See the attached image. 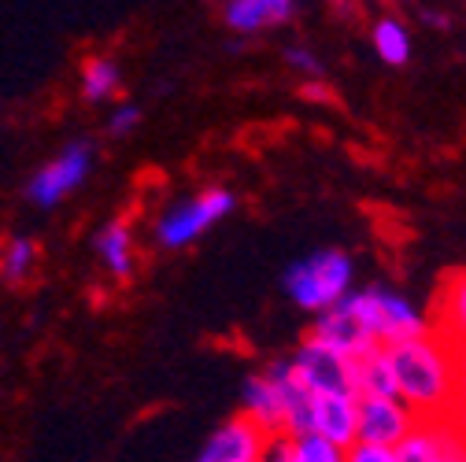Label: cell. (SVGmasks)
Segmentation results:
<instances>
[{
  "mask_svg": "<svg viewBox=\"0 0 466 462\" xmlns=\"http://www.w3.org/2000/svg\"><path fill=\"white\" fill-rule=\"evenodd\" d=\"M241 403H245V415L256 418L267 433H281V429H285L281 396H278V388L270 385V377H248V381H245V392H241Z\"/></svg>",
  "mask_w": 466,
  "mask_h": 462,
  "instance_id": "cell-13",
  "label": "cell"
},
{
  "mask_svg": "<svg viewBox=\"0 0 466 462\" xmlns=\"http://www.w3.org/2000/svg\"><path fill=\"white\" fill-rule=\"evenodd\" d=\"M360 396H400L396 370L385 356V344L360 356Z\"/></svg>",
  "mask_w": 466,
  "mask_h": 462,
  "instance_id": "cell-14",
  "label": "cell"
},
{
  "mask_svg": "<svg viewBox=\"0 0 466 462\" xmlns=\"http://www.w3.org/2000/svg\"><path fill=\"white\" fill-rule=\"evenodd\" d=\"M455 348V399H451V415L466 429V340H451Z\"/></svg>",
  "mask_w": 466,
  "mask_h": 462,
  "instance_id": "cell-20",
  "label": "cell"
},
{
  "mask_svg": "<svg viewBox=\"0 0 466 462\" xmlns=\"http://www.w3.org/2000/svg\"><path fill=\"white\" fill-rule=\"evenodd\" d=\"M396 462H466V429L455 415H415V426L396 444Z\"/></svg>",
  "mask_w": 466,
  "mask_h": 462,
  "instance_id": "cell-3",
  "label": "cell"
},
{
  "mask_svg": "<svg viewBox=\"0 0 466 462\" xmlns=\"http://www.w3.org/2000/svg\"><path fill=\"white\" fill-rule=\"evenodd\" d=\"M315 429L329 437L340 451H348L360 440V396L315 392Z\"/></svg>",
  "mask_w": 466,
  "mask_h": 462,
  "instance_id": "cell-10",
  "label": "cell"
},
{
  "mask_svg": "<svg viewBox=\"0 0 466 462\" xmlns=\"http://www.w3.org/2000/svg\"><path fill=\"white\" fill-rule=\"evenodd\" d=\"M304 381L315 388V392H348V396H360V359L344 356L329 344L308 336L300 344V352L293 356Z\"/></svg>",
  "mask_w": 466,
  "mask_h": 462,
  "instance_id": "cell-5",
  "label": "cell"
},
{
  "mask_svg": "<svg viewBox=\"0 0 466 462\" xmlns=\"http://www.w3.org/2000/svg\"><path fill=\"white\" fill-rule=\"evenodd\" d=\"M385 356L396 370L400 399L419 418L426 415H451L455 399V348L437 329H422L415 336L389 340Z\"/></svg>",
  "mask_w": 466,
  "mask_h": 462,
  "instance_id": "cell-1",
  "label": "cell"
},
{
  "mask_svg": "<svg viewBox=\"0 0 466 462\" xmlns=\"http://www.w3.org/2000/svg\"><path fill=\"white\" fill-rule=\"evenodd\" d=\"M267 437H270V433H267L256 418L241 415V418L218 426V429L208 437V444L200 447V458H204V462H256V458H263Z\"/></svg>",
  "mask_w": 466,
  "mask_h": 462,
  "instance_id": "cell-7",
  "label": "cell"
},
{
  "mask_svg": "<svg viewBox=\"0 0 466 462\" xmlns=\"http://www.w3.org/2000/svg\"><path fill=\"white\" fill-rule=\"evenodd\" d=\"M311 336L322 340V344H329V348H337V352H344V356H352V359H360L363 352H370V348H378V344H381L340 300L329 304V307H322Z\"/></svg>",
  "mask_w": 466,
  "mask_h": 462,
  "instance_id": "cell-9",
  "label": "cell"
},
{
  "mask_svg": "<svg viewBox=\"0 0 466 462\" xmlns=\"http://www.w3.org/2000/svg\"><path fill=\"white\" fill-rule=\"evenodd\" d=\"M415 426V411L400 396H360V440L396 447Z\"/></svg>",
  "mask_w": 466,
  "mask_h": 462,
  "instance_id": "cell-8",
  "label": "cell"
},
{
  "mask_svg": "<svg viewBox=\"0 0 466 462\" xmlns=\"http://www.w3.org/2000/svg\"><path fill=\"white\" fill-rule=\"evenodd\" d=\"M297 12V0H226V23L229 30L256 34L267 26H281Z\"/></svg>",
  "mask_w": 466,
  "mask_h": 462,
  "instance_id": "cell-11",
  "label": "cell"
},
{
  "mask_svg": "<svg viewBox=\"0 0 466 462\" xmlns=\"http://www.w3.org/2000/svg\"><path fill=\"white\" fill-rule=\"evenodd\" d=\"M348 462H396V447L389 444H374V440H356L344 451Z\"/></svg>",
  "mask_w": 466,
  "mask_h": 462,
  "instance_id": "cell-21",
  "label": "cell"
},
{
  "mask_svg": "<svg viewBox=\"0 0 466 462\" xmlns=\"http://www.w3.org/2000/svg\"><path fill=\"white\" fill-rule=\"evenodd\" d=\"M374 48L385 64L400 67V64H407V55H411V37H407V30L396 19H381L374 26Z\"/></svg>",
  "mask_w": 466,
  "mask_h": 462,
  "instance_id": "cell-16",
  "label": "cell"
},
{
  "mask_svg": "<svg viewBox=\"0 0 466 462\" xmlns=\"http://www.w3.org/2000/svg\"><path fill=\"white\" fill-rule=\"evenodd\" d=\"M233 211V193L226 189H208L193 200H182L163 211V218L156 222V237L167 248H182L189 241H197L204 229H211L218 218H226Z\"/></svg>",
  "mask_w": 466,
  "mask_h": 462,
  "instance_id": "cell-4",
  "label": "cell"
},
{
  "mask_svg": "<svg viewBox=\"0 0 466 462\" xmlns=\"http://www.w3.org/2000/svg\"><path fill=\"white\" fill-rule=\"evenodd\" d=\"M82 85H86V96H89V100L111 96L115 89H119V64H111V60H104V55H96V60L86 64Z\"/></svg>",
  "mask_w": 466,
  "mask_h": 462,
  "instance_id": "cell-17",
  "label": "cell"
},
{
  "mask_svg": "<svg viewBox=\"0 0 466 462\" xmlns=\"http://www.w3.org/2000/svg\"><path fill=\"white\" fill-rule=\"evenodd\" d=\"M96 252H100V259L107 263L111 274H130V234L119 222L104 226L96 234Z\"/></svg>",
  "mask_w": 466,
  "mask_h": 462,
  "instance_id": "cell-15",
  "label": "cell"
},
{
  "mask_svg": "<svg viewBox=\"0 0 466 462\" xmlns=\"http://www.w3.org/2000/svg\"><path fill=\"white\" fill-rule=\"evenodd\" d=\"M0 266H5V277L8 281H23L34 266V245L26 237H12L8 248H5V259H0Z\"/></svg>",
  "mask_w": 466,
  "mask_h": 462,
  "instance_id": "cell-19",
  "label": "cell"
},
{
  "mask_svg": "<svg viewBox=\"0 0 466 462\" xmlns=\"http://www.w3.org/2000/svg\"><path fill=\"white\" fill-rule=\"evenodd\" d=\"M89 166H93V145L86 141H75L67 145L60 156H56L41 175L30 182V200L37 207H56L71 189H78L86 178H89Z\"/></svg>",
  "mask_w": 466,
  "mask_h": 462,
  "instance_id": "cell-6",
  "label": "cell"
},
{
  "mask_svg": "<svg viewBox=\"0 0 466 462\" xmlns=\"http://www.w3.org/2000/svg\"><path fill=\"white\" fill-rule=\"evenodd\" d=\"M263 458L270 462H297V437L293 433H270L267 437V447H263Z\"/></svg>",
  "mask_w": 466,
  "mask_h": 462,
  "instance_id": "cell-22",
  "label": "cell"
},
{
  "mask_svg": "<svg viewBox=\"0 0 466 462\" xmlns=\"http://www.w3.org/2000/svg\"><path fill=\"white\" fill-rule=\"evenodd\" d=\"M285 293L308 311L337 304L352 285V259L344 252H315L285 270Z\"/></svg>",
  "mask_w": 466,
  "mask_h": 462,
  "instance_id": "cell-2",
  "label": "cell"
},
{
  "mask_svg": "<svg viewBox=\"0 0 466 462\" xmlns=\"http://www.w3.org/2000/svg\"><path fill=\"white\" fill-rule=\"evenodd\" d=\"M285 55H289V64H293L297 71H308V75H322V64L315 60L311 52H304V48H289Z\"/></svg>",
  "mask_w": 466,
  "mask_h": 462,
  "instance_id": "cell-24",
  "label": "cell"
},
{
  "mask_svg": "<svg viewBox=\"0 0 466 462\" xmlns=\"http://www.w3.org/2000/svg\"><path fill=\"white\" fill-rule=\"evenodd\" d=\"M340 458H344V451L319 429L297 433V462H340Z\"/></svg>",
  "mask_w": 466,
  "mask_h": 462,
  "instance_id": "cell-18",
  "label": "cell"
},
{
  "mask_svg": "<svg viewBox=\"0 0 466 462\" xmlns=\"http://www.w3.org/2000/svg\"><path fill=\"white\" fill-rule=\"evenodd\" d=\"M433 329L448 340H466V270L444 277L441 296L433 300Z\"/></svg>",
  "mask_w": 466,
  "mask_h": 462,
  "instance_id": "cell-12",
  "label": "cell"
},
{
  "mask_svg": "<svg viewBox=\"0 0 466 462\" xmlns=\"http://www.w3.org/2000/svg\"><path fill=\"white\" fill-rule=\"evenodd\" d=\"M137 123H141V107H137V104H123L119 111L111 115V134L123 137V134H130Z\"/></svg>",
  "mask_w": 466,
  "mask_h": 462,
  "instance_id": "cell-23",
  "label": "cell"
}]
</instances>
